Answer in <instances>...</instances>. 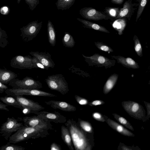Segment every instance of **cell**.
Wrapping results in <instances>:
<instances>
[{"instance_id": "1", "label": "cell", "mask_w": 150, "mask_h": 150, "mask_svg": "<svg viewBox=\"0 0 150 150\" xmlns=\"http://www.w3.org/2000/svg\"><path fill=\"white\" fill-rule=\"evenodd\" d=\"M68 129L73 146L76 150H86L90 149L88 139L85 132L78 123L73 119H69L64 123Z\"/></svg>"}, {"instance_id": "2", "label": "cell", "mask_w": 150, "mask_h": 150, "mask_svg": "<svg viewBox=\"0 0 150 150\" xmlns=\"http://www.w3.org/2000/svg\"><path fill=\"white\" fill-rule=\"evenodd\" d=\"M49 130L47 129L24 126L10 137L9 142L16 144L31 139L45 137L49 134Z\"/></svg>"}, {"instance_id": "3", "label": "cell", "mask_w": 150, "mask_h": 150, "mask_svg": "<svg viewBox=\"0 0 150 150\" xmlns=\"http://www.w3.org/2000/svg\"><path fill=\"white\" fill-rule=\"evenodd\" d=\"M45 81L50 89L56 91L63 95L67 94L69 91L67 82L61 74L48 76Z\"/></svg>"}, {"instance_id": "4", "label": "cell", "mask_w": 150, "mask_h": 150, "mask_svg": "<svg viewBox=\"0 0 150 150\" xmlns=\"http://www.w3.org/2000/svg\"><path fill=\"white\" fill-rule=\"evenodd\" d=\"M42 22L38 23V20L33 21L21 28L20 36L23 41L28 42L36 37L41 29Z\"/></svg>"}, {"instance_id": "5", "label": "cell", "mask_w": 150, "mask_h": 150, "mask_svg": "<svg viewBox=\"0 0 150 150\" xmlns=\"http://www.w3.org/2000/svg\"><path fill=\"white\" fill-rule=\"evenodd\" d=\"M24 126L22 123L18 122V120L14 117H8L1 126L0 134L6 140H8L13 133Z\"/></svg>"}, {"instance_id": "6", "label": "cell", "mask_w": 150, "mask_h": 150, "mask_svg": "<svg viewBox=\"0 0 150 150\" xmlns=\"http://www.w3.org/2000/svg\"><path fill=\"white\" fill-rule=\"evenodd\" d=\"M14 88L39 89L42 87L41 83L33 78L27 76L22 80L14 79L8 83Z\"/></svg>"}, {"instance_id": "7", "label": "cell", "mask_w": 150, "mask_h": 150, "mask_svg": "<svg viewBox=\"0 0 150 150\" xmlns=\"http://www.w3.org/2000/svg\"><path fill=\"white\" fill-rule=\"evenodd\" d=\"M5 92L7 96L13 97L23 95L50 97L57 96L52 93L36 89L8 88Z\"/></svg>"}, {"instance_id": "8", "label": "cell", "mask_w": 150, "mask_h": 150, "mask_svg": "<svg viewBox=\"0 0 150 150\" xmlns=\"http://www.w3.org/2000/svg\"><path fill=\"white\" fill-rule=\"evenodd\" d=\"M82 55L85 61L90 66H96L98 67H105L107 69L115 65V60L110 59L98 54L96 53L90 57L86 56L83 54Z\"/></svg>"}, {"instance_id": "9", "label": "cell", "mask_w": 150, "mask_h": 150, "mask_svg": "<svg viewBox=\"0 0 150 150\" xmlns=\"http://www.w3.org/2000/svg\"><path fill=\"white\" fill-rule=\"evenodd\" d=\"M18 121H22L25 126L31 127H38L47 129L49 130L52 129V126L50 122L43 119L37 115L32 116H25L18 117Z\"/></svg>"}, {"instance_id": "10", "label": "cell", "mask_w": 150, "mask_h": 150, "mask_svg": "<svg viewBox=\"0 0 150 150\" xmlns=\"http://www.w3.org/2000/svg\"><path fill=\"white\" fill-rule=\"evenodd\" d=\"M79 13L83 18L88 20H113L108 15L91 7H85L81 8L79 11Z\"/></svg>"}, {"instance_id": "11", "label": "cell", "mask_w": 150, "mask_h": 150, "mask_svg": "<svg viewBox=\"0 0 150 150\" xmlns=\"http://www.w3.org/2000/svg\"><path fill=\"white\" fill-rule=\"evenodd\" d=\"M10 65L13 68L21 69H31L34 68L33 57L29 55H16L10 61Z\"/></svg>"}, {"instance_id": "12", "label": "cell", "mask_w": 150, "mask_h": 150, "mask_svg": "<svg viewBox=\"0 0 150 150\" xmlns=\"http://www.w3.org/2000/svg\"><path fill=\"white\" fill-rule=\"evenodd\" d=\"M19 102L24 109H27L30 113L40 111L45 109V108L38 103L23 97V96H13Z\"/></svg>"}, {"instance_id": "13", "label": "cell", "mask_w": 150, "mask_h": 150, "mask_svg": "<svg viewBox=\"0 0 150 150\" xmlns=\"http://www.w3.org/2000/svg\"><path fill=\"white\" fill-rule=\"evenodd\" d=\"M34 114L39 117L55 123H65L67 121L66 118L58 112H50L46 111L35 112Z\"/></svg>"}, {"instance_id": "14", "label": "cell", "mask_w": 150, "mask_h": 150, "mask_svg": "<svg viewBox=\"0 0 150 150\" xmlns=\"http://www.w3.org/2000/svg\"><path fill=\"white\" fill-rule=\"evenodd\" d=\"M124 108L126 111L132 116L138 119L142 117L144 112L142 108L139 104L133 101H125L122 103Z\"/></svg>"}, {"instance_id": "15", "label": "cell", "mask_w": 150, "mask_h": 150, "mask_svg": "<svg viewBox=\"0 0 150 150\" xmlns=\"http://www.w3.org/2000/svg\"><path fill=\"white\" fill-rule=\"evenodd\" d=\"M138 4L132 3V0H128L125 2L123 7L120 9L116 19L126 18L130 20L132 16L136 9L135 7L137 6Z\"/></svg>"}, {"instance_id": "16", "label": "cell", "mask_w": 150, "mask_h": 150, "mask_svg": "<svg viewBox=\"0 0 150 150\" xmlns=\"http://www.w3.org/2000/svg\"><path fill=\"white\" fill-rule=\"evenodd\" d=\"M29 54L37 59L46 68H53L55 64L51 58V55L48 52H31Z\"/></svg>"}, {"instance_id": "17", "label": "cell", "mask_w": 150, "mask_h": 150, "mask_svg": "<svg viewBox=\"0 0 150 150\" xmlns=\"http://www.w3.org/2000/svg\"><path fill=\"white\" fill-rule=\"evenodd\" d=\"M45 104L54 109H59L66 112H74L76 110V108L73 105L65 102L51 100L45 102Z\"/></svg>"}, {"instance_id": "18", "label": "cell", "mask_w": 150, "mask_h": 150, "mask_svg": "<svg viewBox=\"0 0 150 150\" xmlns=\"http://www.w3.org/2000/svg\"><path fill=\"white\" fill-rule=\"evenodd\" d=\"M111 57L117 59V63L121 64L125 67L135 69L139 67L138 63L130 57H125L120 56H112Z\"/></svg>"}, {"instance_id": "19", "label": "cell", "mask_w": 150, "mask_h": 150, "mask_svg": "<svg viewBox=\"0 0 150 150\" xmlns=\"http://www.w3.org/2000/svg\"><path fill=\"white\" fill-rule=\"evenodd\" d=\"M106 121L111 127L121 134L127 136H134V135L132 132L115 121L109 118H107Z\"/></svg>"}, {"instance_id": "20", "label": "cell", "mask_w": 150, "mask_h": 150, "mask_svg": "<svg viewBox=\"0 0 150 150\" xmlns=\"http://www.w3.org/2000/svg\"><path fill=\"white\" fill-rule=\"evenodd\" d=\"M17 74L10 70L0 69V82L6 85L12 79L16 78Z\"/></svg>"}, {"instance_id": "21", "label": "cell", "mask_w": 150, "mask_h": 150, "mask_svg": "<svg viewBox=\"0 0 150 150\" xmlns=\"http://www.w3.org/2000/svg\"><path fill=\"white\" fill-rule=\"evenodd\" d=\"M61 137L64 143L70 150L74 149V146L69 132L67 128L64 125L61 127Z\"/></svg>"}, {"instance_id": "22", "label": "cell", "mask_w": 150, "mask_h": 150, "mask_svg": "<svg viewBox=\"0 0 150 150\" xmlns=\"http://www.w3.org/2000/svg\"><path fill=\"white\" fill-rule=\"evenodd\" d=\"M77 19L81 22L85 27L106 33L110 32L105 27L85 20L78 18Z\"/></svg>"}, {"instance_id": "23", "label": "cell", "mask_w": 150, "mask_h": 150, "mask_svg": "<svg viewBox=\"0 0 150 150\" xmlns=\"http://www.w3.org/2000/svg\"><path fill=\"white\" fill-rule=\"evenodd\" d=\"M118 77V75L116 74H114L109 77L103 87L104 94H108L112 89L116 83Z\"/></svg>"}, {"instance_id": "24", "label": "cell", "mask_w": 150, "mask_h": 150, "mask_svg": "<svg viewBox=\"0 0 150 150\" xmlns=\"http://www.w3.org/2000/svg\"><path fill=\"white\" fill-rule=\"evenodd\" d=\"M47 32L48 41L51 46L54 47L56 43V33L54 25L50 20L48 21Z\"/></svg>"}, {"instance_id": "25", "label": "cell", "mask_w": 150, "mask_h": 150, "mask_svg": "<svg viewBox=\"0 0 150 150\" xmlns=\"http://www.w3.org/2000/svg\"><path fill=\"white\" fill-rule=\"evenodd\" d=\"M3 103L7 105L19 108L22 110L23 108L17 100L13 96H7L0 97Z\"/></svg>"}, {"instance_id": "26", "label": "cell", "mask_w": 150, "mask_h": 150, "mask_svg": "<svg viewBox=\"0 0 150 150\" xmlns=\"http://www.w3.org/2000/svg\"><path fill=\"white\" fill-rule=\"evenodd\" d=\"M75 0H57L56 3L58 9L62 10L69 9L74 4Z\"/></svg>"}, {"instance_id": "27", "label": "cell", "mask_w": 150, "mask_h": 150, "mask_svg": "<svg viewBox=\"0 0 150 150\" xmlns=\"http://www.w3.org/2000/svg\"><path fill=\"white\" fill-rule=\"evenodd\" d=\"M62 43L64 46L72 48L75 44V41L72 36L69 33L65 32L62 39Z\"/></svg>"}, {"instance_id": "28", "label": "cell", "mask_w": 150, "mask_h": 150, "mask_svg": "<svg viewBox=\"0 0 150 150\" xmlns=\"http://www.w3.org/2000/svg\"><path fill=\"white\" fill-rule=\"evenodd\" d=\"M126 23L123 18L117 19L113 23V27L118 32L119 35L122 34V32L125 29Z\"/></svg>"}, {"instance_id": "29", "label": "cell", "mask_w": 150, "mask_h": 150, "mask_svg": "<svg viewBox=\"0 0 150 150\" xmlns=\"http://www.w3.org/2000/svg\"><path fill=\"white\" fill-rule=\"evenodd\" d=\"M8 35L6 31L0 26V47L4 48L8 43Z\"/></svg>"}, {"instance_id": "30", "label": "cell", "mask_w": 150, "mask_h": 150, "mask_svg": "<svg viewBox=\"0 0 150 150\" xmlns=\"http://www.w3.org/2000/svg\"><path fill=\"white\" fill-rule=\"evenodd\" d=\"M78 122L80 127L86 132L91 133L92 132V128L91 124L88 122L82 120L79 118L78 119Z\"/></svg>"}, {"instance_id": "31", "label": "cell", "mask_w": 150, "mask_h": 150, "mask_svg": "<svg viewBox=\"0 0 150 150\" xmlns=\"http://www.w3.org/2000/svg\"><path fill=\"white\" fill-rule=\"evenodd\" d=\"M134 43V48L135 51L139 56H143L142 47L139 40L137 36L135 35L133 37Z\"/></svg>"}, {"instance_id": "32", "label": "cell", "mask_w": 150, "mask_h": 150, "mask_svg": "<svg viewBox=\"0 0 150 150\" xmlns=\"http://www.w3.org/2000/svg\"><path fill=\"white\" fill-rule=\"evenodd\" d=\"M25 149L24 147L11 144L9 142L0 147V150H24Z\"/></svg>"}, {"instance_id": "33", "label": "cell", "mask_w": 150, "mask_h": 150, "mask_svg": "<svg viewBox=\"0 0 150 150\" xmlns=\"http://www.w3.org/2000/svg\"><path fill=\"white\" fill-rule=\"evenodd\" d=\"M113 115L114 118L121 124L132 130H134L131 124L124 118L116 114H113Z\"/></svg>"}, {"instance_id": "34", "label": "cell", "mask_w": 150, "mask_h": 150, "mask_svg": "<svg viewBox=\"0 0 150 150\" xmlns=\"http://www.w3.org/2000/svg\"><path fill=\"white\" fill-rule=\"evenodd\" d=\"M148 0H139L138 8L137 13L136 21L137 22L141 15Z\"/></svg>"}, {"instance_id": "35", "label": "cell", "mask_w": 150, "mask_h": 150, "mask_svg": "<svg viewBox=\"0 0 150 150\" xmlns=\"http://www.w3.org/2000/svg\"><path fill=\"white\" fill-rule=\"evenodd\" d=\"M96 46L100 50L110 53L113 52V50L109 46L102 42H95Z\"/></svg>"}, {"instance_id": "36", "label": "cell", "mask_w": 150, "mask_h": 150, "mask_svg": "<svg viewBox=\"0 0 150 150\" xmlns=\"http://www.w3.org/2000/svg\"><path fill=\"white\" fill-rule=\"evenodd\" d=\"M108 15L115 18L117 15L119 10L117 8H108L105 9Z\"/></svg>"}, {"instance_id": "37", "label": "cell", "mask_w": 150, "mask_h": 150, "mask_svg": "<svg viewBox=\"0 0 150 150\" xmlns=\"http://www.w3.org/2000/svg\"><path fill=\"white\" fill-rule=\"evenodd\" d=\"M25 3L28 5L30 9L33 11L39 4V0H24Z\"/></svg>"}, {"instance_id": "38", "label": "cell", "mask_w": 150, "mask_h": 150, "mask_svg": "<svg viewBox=\"0 0 150 150\" xmlns=\"http://www.w3.org/2000/svg\"><path fill=\"white\" fill-rule=\"evenodd\" d=\"M33 61L34 68L47 69L35 57H33Z\"/></svg>"}, {"instance_id": "39", "label": "cell", "mask_w": 150, "mask_h": 150, "mask_svg": "<svg viewBox=\"0 0 150 150\" xmlns=\"http://www.w3.org/2000/svg\"><path fill=\"white\" fill-rule=\"evenodd\" d=\"M74 97L77 102L81 105H85L88 103V100L84 98L77 95H75Z\"/></svg>"}, {"instance_id": "40", "label": "cell", "mask_w": 150, "mask_h": 150, "mask_svg": "<svg viewBox=\"0 0 150 150\" xmlns=\"http://www.w3.org/2000/svg\"><path fill=\"white\" fill-rule=\"evenodd\" d=\"M93 116L95 119L98 121L102 122H104L105 121L104 117L98 112L94 113L93 114Z\"/></svg>"}, {"instance_id": "41", "label": "cell", "mask_w": 150, "mask_h": 150, "mask_svg": "<svg viewBox=\"0 0 150 150\" xmlns=\"http://www.w3.org/2000/svg\"><path fill=\"white\" fill-rule=\"evenodd\" d=\"M0 13L4 15H6L10 13L9 8L7 6L2 7L0 9Z\"/></svg>"}, {"instance_id": "42", "label": "cell", "mask_w": 150, "mask_h": 150, "mask_svg": "<svg viewBox=\"0 0 150 150\" xmlns=\"http://www.w3.org/2000/svg\"><path fill=\"white\" fill-rule=\"evenodd\" d=\"M104 102L102 100H96L90 102L88 104L91 106H97L103 104Z\"/></svg>"}, {"instance_id": "43", "label": "cell", "mask_w": 150, "mask_h": 150, "mask_svg": "<svg viewBox=\"0 0 150 150\" xmlns=\"http://www.w3.org/2000/svg\"><path fill=\"white\" fill-rule=\"evenodd\" d=\"M50 149L51 150H61V149L60 145L55 143H52V144Z\"/></svg>"}, {"instance_id": "44", "label": "cell", "mask_w": 150, "mask_h": 150, "mask_svg": "<svg viewBox=\"0 0 150 150\" xmlns=\"http://www.w3.org/2000/svg\"><path fill=\"white\" fill-rule=\"evenodd\" d=\"M8 106L3 103L0 102V110H4L9 111V110L7 108Z\"/></svg>"}, {"instance_id": "45", "label": "cell", "mask_w": 150, "mask_h": 150, "mask_svg": "<svg viewBox=\"0 0 150 150\" xmlns=\"http://www.w3.org/2000/svg\"><path fill=\"white\" fill-rule=\"evenodd\" d=\"M8 88V87L7 86L0 82V93H2L5 92Z\"/></svg>"}, {"instance_id": "46", "label": "cell", "mask_w": 150, "mask_h": 150, "mask_svg": "<svg viewBox=\"0 0 150 150\" xmlns=\"http://www.w3.org/2000/svg\"><path fill=\"white\" fill-rule=\"evenodd\" d=\"M124 0H111V2L113 4H121L122 3Z\"/></svg>"}, {"instance_id": "47", "label": "cell", "mask_w": 150, "mask_h": 150, "mask_svg": "<svg viewBox=\"0 0 150 150\" xmlns=\"http://www.w3.org/2000/svg\"><path fill=\"white\" fill-rule=\"evenodd\" d=\"M122 149L123 150H131V149H129L127 147H126L123 146L122 147Z\"/></svg>"}, {"instance_id": "48", "label": "cell", "mask_w": 150, "mask_h": 150, "mask_svg": "<svg viewBox=\"0 0 150 150\" xmlns=\"http://www.w3.org/2000/svg\"><path fill=\"white\" fill-rule=\"evenodd\" d=\"M21 0H17V3L18 4H19Z\"/></svg>"}]
</instances>
